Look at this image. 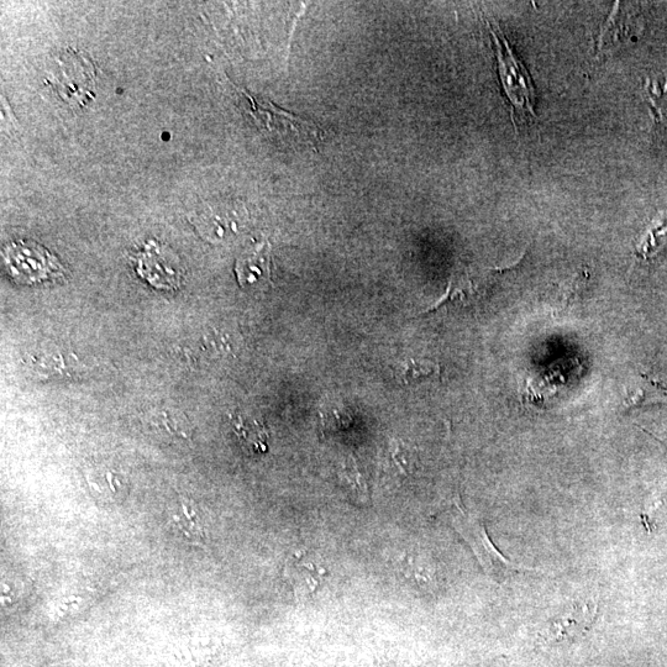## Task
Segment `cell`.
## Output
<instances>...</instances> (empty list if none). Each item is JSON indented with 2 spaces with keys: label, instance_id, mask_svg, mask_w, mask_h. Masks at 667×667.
<instances>
[{
  "label": "cell",
  "instance_id": "cell-1",
  "mask_svg": "<svg viewBox=\"0 0 667 667\" xmlns=\"http://www.w3.org/2000/svg\"><path fill=\"white\" fill-rule=\"evenodd\" d=\"M236 89H238L240 96L245 99L244 109L262 133L290 146L315 149L317 145L322 143L324 139L323 131L317 123L278 108L269 99L256 96V94H252L244 88L238 87Z\"/></svg>",
  "mask_w": 667,
  "mask_h": 667
},
{
  "label": "cell",
  "instance_id": "cell-14",
  "mask_svg": "<svg viewBox=\"0 0 667 667\" xmlns=\"http://www.w3.org/2000/svg\"><path fill=\"white\" fill-rule=\"evenodd\" d=\"M584 275L580 277L571 278V280L558 285L549 293L550 302H553L556 311L563 312L564 309L570 306L576 297H579L582 290H584Z\"/></svg>",
  "mask_w": 667,
  "mask_h": 667
},
{
  "label": "cell",
  "instance_id": "cell-18",
  "mask_svg": "<svg viewBox=\"0 0 667 667\" xmlns=\"http://www.w3.org/2000/svg\"><path fill=\"white\" fill-rule=\"evenodd\" d=\"M464 296H465L464 291L459 290V288H454L453 281H450L448 288H446L444 296L441 297L438 302H435L434 306L429 307L427 311H424L423 314H428L438 311V309L445 306V304H448L449 302H454L456 301V299L464 298Z\"/></svg>",
  "mask_w": 667,
  "mask_h": 667
},
{
  "label": "cell",
  "instance_id": "cell-9",
  "mask_svg": "<svg viewBox=\"0 0 667 667\" xmlns=\"http://www.w3.org/2000/svg\"><path fill=\"white\" fill-rule=\"evenodd\" d=\"M167 524L173 533L188 544L202 545L206 540L201 516L194 502L187 498H180V501L167 509Z\"/></svg>",
  "mask_w": 667,
  "mask_h": 667
},
{
  "label": "cell",
  "instance_id": "cell-16",
  "mask_svg": "<svg viewBox=\"0 0 667 667\" xmlns=\"http://www.w3.org/2000/svg\"><path fill=\"white\" fill-rule=\"evenodd\" d=\"M441 369L433 361L409 360L404 364L402 376L406 383L422 380V378L440 375Z\"/></svg>",
  "mask_w": 667,
  "mask_h": 667
},
{
  "label": "cell",
  "instance_id": "cell-17",
  "mask_svg": "<svg viewBox=\"0 0 667 667\" xmlns=\"http://www.w3.org/2000/svg\"><path fill=\"white\" fill-rule=\"evenodd\" d=\"M341 479H343L351 487L356 495H359L361 498L367 496L366 482L364 476H362L359 467H357L356 460L354 456H350L348 460L345 461L343 470L340 472Z\"/></svg>",
  "mask_w": 667,
  "mask_h": 667
},
{
  "label": "cell",
  "instance_id": "cell-2",
  "mask_svg": "<svg viewBox=\"0 0 667 667\" xmlns=\"http://www.w3.org/2000/svg\"><path fill=\"white\" fill-rule=\"evenodd\" d=\"M487 24L492 39L495 40L498 75H500L504 94L512 105L514 123H517L519 118H535L537 89H535L528 68L514 52L500 26L495 21L492 23L491 20H487Z\"/></svg>",
  "mask_w": 667,
  "mask_h": 667
},
{
  "label": "cell",
  "instance_id": "cell-4",
  "mask_svg": "<svg viewBox=\"0 0 667 667\" xmlns=\"http://www.w3.org/2000/svg\"><path fill=\"white\" fill-rule=\"evenodd\" d=\"M454 511L451 513V522L454 528L458 530L466 543L471 546L472 551L479 559L482 569L493 580L501 581L504 576L514 571L540 572L532 567L522 566L512 563L500 550H498L488 537L485 524L472 514L467 513L462 508L460 501L454 503Z\"/></svg>",
  "mask_w": 667,
  "mask_h": 667
},
{
  "label": "cell",
  "instance_id": "cell-11",
  "mask_svg": "<svg viewBox=\"0 0 667 667\" xmlns=\"http://www.w3.org/2000/svg\"><path fill=\"white\" fill-rule=\"evenodd\" d=\"M665 402H667L666 388L653 378L639 375L632 387L627 388V397L624 399L623 406L627 409H635Z\"/></svg>",
  "mask_w": 667,
  "mask_h": 667
},
{
  "label": "cell",
  "instance_id": "cell-7",
  "mask_svg": "<svg viewBox=\"0 0 667 667\" xmlns=\"http://www.w3.org/2000/svg\"><path fill=\"white\" fill-rule=\"evenodd\" d=\"M640 31V18L634 13L632 4L617 2L598 36L597 49L601 54L617 50Z\"/></svg>",
  "mask_w": 667,
  "mask_h": 667
},
{
  "label": "cell",
  "instance_id": "cell-3",
  "mask_svg": "<svg viewBox=\"0 0 667 667\" xmlns=\"http://www.w3.org/2000/svg\"><path fill=\"white\" fill-rule=\"evenodd\" d=\"M46 82L72 108L92 101L96 88V67L83 52L65 47L51 57Z\"/></svg>",
  "mask_w": 667,
  "mask_h": 667
},
{
  "label": "cell",
  "instance_id": "cell-13",
  "mask_svg": "<svg viewBox=\"0 0 667 667\" xmlns=\"http://www.w3.org/2000/svg\"><path fill=\"white\" fill-rule=\"evenodd\" d=\"M645 93L656 119H667V72L664 75L649 78L645 84Z\"/></svg>",
  "mask_w": 667,
  "mask_h": 667
},
{
  "label": "cell",
  "instance_id": "cell-5",
  "mask_svg": "<svg viewBox=\"0 0 667 667\" xmlns=\"http://www.w3.org/2000/svg\"><path fill=\"white\" fill-rule=\"evenodd\" d=\"M4 266L19 282L39 283L56 280L65 273L60 261L36 243L18 241L4 250Z\"/></svg>",
  "mask_w": 667,
  "mask_h": 667
},
{
  "label": "cell",
  "instance_id": "cell-6",
  "mask_svg": "<svg viewBox=\"0 0 667 667\" xmlns=\"http://www.w3.org/2000/svg\"><path fill=\"white\" fill-rule=\"evenodd\" d=\"M136 270L152 286L173 290L180 285L182 270L180 261L165 246L149 243L145 250L136 257Z\"/></svg>",
  "mask_w": 667,
  "mask_h": 667
},
{
  "label": "cell",
  "instance_id": "cell-8",
  "mask_svg": "<svg viewBox=\"0 0 667 667\" xmlns=\"http://www.w3.org/2000/svg\"><path fill=\"white\" fill-rule=\"evenodd\" d=\"M236 276L243 287L261 286L262 283H271L272 254L271 245L256 244L240 257L235 266Z\"/></svg>",
  "mask_w": 667,
  "mask_h": 667
},
{
  "label": "cell",
  "instance_id": "cell-12",
  "mask_svg": "<svg viewBox=\"0 0 667 667\" xmlns=\"http://www.w3.org/2000/svg\"><path fill=\"white\" fill-rule=\"evenodd\" d=\"M233 427L240 444L251 454L265 453L267 450V434L264 425L255 422V420L239 417L233 420Z\"/></svg>",
  "mask_w": 667,
  "mask_h": 667
},
{
  "label": "cell",
  "instance_id": "cell-15",
  "mask_svg": "<svg viewBox=\"0 0 667 667\" xmlns=\"http://www.w3.org/2000/svg\"><path fill=\"white\" fill-rule=\"evenodd\" d=\"M322 417L323 433H336L350 427L353 423V418L349 416L344 409L335 406H325L320 412Z\"/></svg>",
  "mask_w": 667,
  "mask_h": 667
},
{
  "label": "cell",
  "instance_id": "cell-10",
  "mask_svg": "<svg viewBox=\"0 0 667 667\" xmlns=\"http://www.w3.org/2000/svg\"><path fill=\"white\" fill-rule=\"evenodd\" d=\"M324 575L323 567L306 555H293L285 567L286 579L290 581L298 600L313 595L322 584Z\"/></svg>",
  "mask_w": 667,
  "mask_h": 667
}]
</instances>
